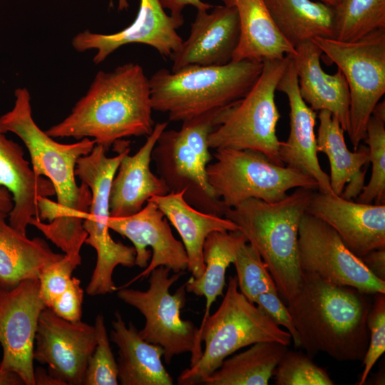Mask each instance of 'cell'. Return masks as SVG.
Instances as JSON below:
<instances>
[{"label":"cell","mask_w":385,"mask_h":385,"mask_svg":"<svg viewBox=\"0 0 385 385\" xmlns=\"http://www.w3.org/2000/svg\"><path fill=\"white\" fill-rule=\"evenodd\" d=\"M215 161L207 166L208 182L228 209L255 198L272 202L285 197L292 188L318 189L317 183L304 173L272 163L252 150H215Z\"/></svg>","instance_id":"9c48e42d"},{"label":"cell","mask_w":385,"mask_h":385,"mask_svg":"<svg viewBox=\"0 0 385 385\" xmlns=\"http://www.w3.org/2000/svg\"><path fill=\"white\" fill-rule=\"evenodd\" d=\"M46 307L38 279H26L10 287L0 286V369L16 374L26 385H35V337Z\"/></svg>","instance_id":"4fadbf2b"},{"label":"cell","mask_w":385,"mask_h":385,"mask_svg":"<svg viewBox=\"0 0 385 385\" xmlns=\"http://www.w3.org/2000/svg\"><path fill=\"white\" fill-rule=\"evenodd\" d=\"M34 359L48 366L63 385L84 384L88 360L97 344L94 325L70 322L46 307L41 313Z\"/></svg>","instance_id":"5bb4252c"},{"label":"cell","mask_w":385,"mask_h":385,"mask_svg":"<svg viewBox=\"0 0 385 385\" xmlns=\"http://www.w3.org/2000/svg\"><path fill=\"white\" fill-rule=\"evenodd\" d=\"M273 376L276 385H333L327 372L312 357L301 351H289L277 365Z\"/></svg>","instance_id":"e575fe53"},{"label":"cell","mask_w":385,"mask_h":385,"mask_svg":"<svg viewBox=\"0 0 385 385\" xmlns=\"http://www.w3.org/2000/svg\"><path fill=\"white\" fill-rule=\"evenodd\" d=\"M262 66V62L244 60L175 71L160 69L149 78L153 109L176 122L224 109L247 94Z\"/></svg>","instance_id":"5b68a950"},{"label":"cell","mask_w":385,"mask_h":385,"mask_svg":"<svg viewBox=\"0 0 385 385\" xmlns=\"http://www.w3.org/2000/svg\"><path fill=\"white\" fill-rule=\"evenodd\" d=\"M246 242L247 239L240 230L214 231L206 237L202 250L204 272L198 278L191 276L185 284L186 292L205 298L200 327L210 316L213 302L223 295L227 268L233 262L239 248Z\"/></svg>","instance_id":"f546056e"},{"label":"cell","mask_w":385,"mask_h":385,"mask_svg":"<svg viewBox=\"0 0 385 385\" xmlns=\"http://www.w3.org/2000/svg\"><path fill=\"white\" fill-rule=\"evenodd\" d=\"M298 262L302 272L329 283L369 294L385 293V281L349 250L331 226L307 212L299 228Z\"/></svg>","instance_id":"7c38bea8"},{"label":"cell","mask_w":385,"mask_h":385,"mask_svg":"<svg viewBox=\"0 0 385 385\" xmlns=\"http://www.w3.org/2000/svg\"><path fill=\"white\" fill-rule=\"evenodd\" d=\"M13 207V201L10 192L5 188L0 187V211L7 214Z\"/></svg>","instance_id":"ee69618b"},{"label":"cell","mask_w":385,"mask_h":385,"mask_svg":"<svg viewBox=\"0 0 385 385\" xmlns=\"http://www.w3.org/2000/svg\"><path fill=\"white\" fill-rule=\"evenodd\" d=\"M83 290L80 280L72 277L66 290L61 294L51 304V309L60 317L76 322L81 319Z\"/></svg>","instance_id":"ab89813d"},{"label":"cell","mask_w":385,"mask_h":385,"mask_svg":"<svg viewBox=\"0 0 385 385\" xmlns=\"http://www.w3.org/2000/svg\"><path fill=\"white\" fill-rule=\"evenodd\" d=\"M94 326L97 334V344L88 362L84 384L117 385V361L111 350L104 318L101 314L96 317Z\"/></svg>","instance_id":"d590c367"},{"label":"cell","mask_w":385,"mask_h":385,"mask_svg":"<svg viewBox=\"0 0 385 385\" xmlns=\"http://www.w3.org/2000/svg\"><path fill=\"white\" fill-rule=\"evenodd\" d=\"M165 9L170 11V14L180 16L187 6H192L197 10H209L212 6L202 0H160Z\"/></svg>","instance_id":"b9f144b4"},{"label":"cell","mask_w":385,"mask_h":385,"mask_svg":"<svg viewBox=\"0 0 385 385\" xmlns=\"http://www.w3.org/2000/svg\"><path fill=\"white\" fill-rule=\"evenodd\" d=\"M223 109L185 120L176 130L165 129L153 148L151 160L169 192H184L185 201L196 210L224 217L227 207L215 194L207 176L212 160L208 137Z\"/></svg>","instance_id":"52a82bcc"},{"label":"cell","mask_w":385,"mask_h":385,"mask_svg":"<svg viewBox=\"0 0 385 385\" xmlns=\"http://www.w3.org/2000/svg\"><path fill=\"white\" fill-rule=\"evenodd\" d=\"M14 96L13 108L0 116V132L14 133L23 141L34 173L51 183L57 197V202L38 197L39 217L31 218L29 225L78 266L80 251L87 237L83 222L89 212L91 192L86 183L77 185L75 169L78 160L90 153L96 142L88 138L71 144L54 140L34 121L28 89L16 88Z\"/></svg>","instance_id":"6da1fadb"},{"label":"cell","mask_w":385,"mask_h":385,"mask_svg":"<svg viewBox=\"0 0 385 385\" xmlns=\"http://www.w3.org/2000/svg\"><path fill=\"white\" fill-rule=\"evenodd\" d=\"M385 29V0H342L334 8V38L354 41Z\"/></svg>","instance_id":"1f68e13d"},{"label":"cell","mask_w":385,"mask_h":385,"mask_svg":"<svg viewBox=\"0 0 385 385\" xmlns=\"http://www.w3.org/2000/svg\"><path fill=\"white\" fill-rule=\"evenodd\" d=\"M239 290L250 302L266 292H278L267 265L255 248L247 242L238 250L232 262Z\"/></svg>","instance_id":"836d02e7"},{"label":"cell","mask_w":385,"mask_h":385,"mask_svg":"<svg viewBox=\"0 0 385 385\" xmlns=\"http://www.w3.org/2000/svg\"><path fill=\"white\" fill-rule=\"evenodd\" d=\"M369 150L371 175L355 201L385 204V102L379 101L367 123L364 139Z\"/></svg>","instance_id":"d6a6232c"},{"label":"cell","mask_w":385,"mask_h":385,"mask_svg":"<svg viewBox=\"0 0 385 385\" xmlns=\"http://www.w3.org/2000/svg\"><path fill=\"white\" fill-rule=\"evenodd\" d=\"M167 126L168 122L155 124L140 149L122 158L111 185L110 217L130 216L140 211L150 197L169 192L164 181L150 170L152 151Z\"/></svg>","instance_id":"44dd1931"},{"label":"cell","mask_w":385,"mask_h":385,"mask_svg":"<svg viewBox=\"0 0 385 385\" xmlns=\"http://www.w3.org/2000/svg\"><path fill=\"white\" fill-rule=\"evenodd\" d=\"M0 211V286L10 287L36 278L49 265L64 255L54 252L45 240L29 239L6 221Z\"/></svg>","instance_id":"83f0119b"},{"label":"cell","mask_w":385,"mask_h":385,"mask_svg":"<svg viewBox=\"0 0 385 385\" xmlns=\"http://www.w3.org/2000/svg\"><path fill=\"white\" fill-rule=\"evenodd\" d=\"M170 271L159 266L150 273L149 288L146 291L117 288V296L144 316L145 323L138 333L145 341L163 347L165 363L170 364L175 356L190 352L192 366L202 352L197 339L198 329L191 321L184 320L180 316V310L186 302L185 284L174 294L170 292V287L184 272L170 276Z\"/></svg>","instance_id":"8fae6325"},{"label":"cell","mask_w":385,"mask_h":385,"mask_svg":"<svg viewBox=\"0 0 385 385\" xmlns=\"http://www.w3.org/2000/svg\"><path fill=\"white\" fill-rule=\"evenodd\" d=\"M35 385H63L62 383L51 375L48 371L41 368L34 369Z\"/></svg>","instance_id":"7bdbcfd3"},{"label":"cell","mask_w":385,"mask_h":385,"mask_svg":"<svg viewBox=\"0 0 385 385\" xmlns=\"http://www.w3.org/2000/svg\"><path fill=\"white\" fill-rule=\"evenodd\" d=\"M264 1L275 27L293 48L317 37L334 38V8L312 0Z\"/></svg>","instance_id":"f1b7e54d"},{"label":"cell","mask_w":385,"mask_h":385,"mask_svg":"<svg viewBox=\"0 0 385 385\" xmlns=\"http://www.w3.org/2000/svg\"><path fill=\"white\" fill-rule=\"evenodd\" d=\"M77 266L66 255L48 265L38 277L40 295L46 307H50L52 302L67 288L72 273Z\"/></svg>","instance_id":"74e56055"},{"label":"cell","mask_w":385,"mask_h":385,"mask_svg":"<svg viewBox=\"0 0 385 385\" xmlns=\"http://www.w3.org/2000/svg\"><path fill=\"white\" fill-rule=\"evenodd\" d=\"M184 192H170L165 195L153 196L154 202L180 235L188 258V270L194 278L204 272L203 245L207 235L214 231H236L237 226L225 217L199 211L189 205Z\"/></svg>","instance_id":"484cf974"},{"label":"cell","mask_w":385,"mask_h":385,"mask_svg":"<svg viewBox=\"0 0 385 385\" xmlns=\"http://www.w3.org/2000/svg\"><path fill=\"white\" fill-rule=\"evenodd\" d=\"M114 144L118 151L115 156L108 157L107 150L96 144L90 153L78 160L75 169L76 175L91 192L89 212L83 222L87 232L85 243L96 250V261L101 265L116 262L125 250L124 244L115 242L109 233V193L117 168L130 148L129 142L125 140H120Z\"/></svg>","instance_id":"9a60e30c"},{"label":"cell","mask_w":385,"mask_h":385,"mask_svg":"<svg viewBox=\"0 0 385 385\" xmlns=\"http://www.w3.org/2000/svg\"><path fill=\"white\" fill-rule=\"evenodd\" d=\"M108 226L133 243L135 265L145 268L125 285L117 288L127 287L149 276L159 266L174 272L188 270V258L184 245L173 236L168 220L154 202L148 200L140 211L130 216L110 217Z\"/></svg>","instance_id":"e0dca14e"},{"label":"cell","mask_w":385,"mask_h":385,"mask_svg":"<svg viewBox=\"0 0 385 385\" xmlns=\"http://www.w3.org/2000/svg\"><path fill=\"white\" fill-rule=\"evenodd\" d=\"M366 324L369 333L368 347L362 359L363 371L357 383L364 384L376 362L385 351V293H376Z\"/></svg>","instance_id":"8d00e7d4"},{"label":"cell","mask_w":385,"mask_h":385,"mask_svg":"<svg viewBox=\"0 0 385 385\" xmlns=\"http://www.w3.org/2000/svg\"><path fill=\"white\" fill-rule=\"evenodd\" d=\"M369 295L302 272L297 289L286 302L299 347L312 358L323 352L339 361H362L369 339Z\"/></svg>","instance_id":"3957f363"},{"label":"cell","mask_w":385,"mask_h":385,"mask_svg":"<svg viewBox=\"0 0 385 385\" xmlns=\"http://www.w3.org/2000/svg\"><path fill=\"white\" fill-rule=\"evenodd\" d=\"M24 384L21 379L16 374L2 371L0 369V385Z\"/></svg>","instance_id":"f6af8a7d"},{"label":"cell","mask_w":385,"mask_h":385,"mask_svg":"<svg viewBox=\"0 0 385 385\" xmlns=\"http://www.w3.org/2000/svg\"><path fill=\"white\" fill-rule=\"evenodd\" d=\"M238 15L240 36L232 61L263 62L293 55L295 49L275 27L264 0H222Z\"/></svg>","instance_id":"4316f807"},{"label":"cell","mask_w":385,"mask_h":385,"mask_svg":"<svg viewBox=\"0 0 385 385\" xmlns=\"http://www.w3.org/2000/svg\"><path fill=\"white\" fill-rule=\"evenodd\" d=\"M314 190L297 188L283 199L269 202L250 198L227 209L233 222L259 253L285 302L301 281L298 262L299 228Z\"/></svg>","instance_id":"277c9868"},{"label":"cell","mask_w":385,"mask_h":385,"mask_svg":"<svg viewBox=\"0 0 385 385\" xmlns=\"http://www.w3.org/2000/svg\"><path fill=\"white\" fill-rule=\"evenodd\" d=\"M312 40L347 82L350 98L347 133L356 150L365 138L372 111L385 93V29L354 41L322 37Z\"/></svg>","instance_id":"30bf717a"},{"label":"cell","mask_w":385,"mask_h":385,"mask_svg":"<svg viewBox=\"0 0 385 385\" xmlns=\"http://www.w3.org/2000/svg\"><path fill=\"white\" fill-rule=\"evenodd\" d=\"M306 212L331 226L359 257L385 247V204L361 203L314 190Z\"/></svg>","instance_id":"ac0fdd59"},{"label":"cell","mask_w":385,"mask_h":385,"mask_svg":"<svg viewBox=\"0 0 385 385\" xmlns=\"http://www.w3.org/2000/svg\"><path fill=\"white\" fill-rule=\"evenodd\" d=\"M198 342L205 343L200 359L183 370L179 385H195L217 369L222 361L241 348L260 342L289 346L292 337L274 323L239 290L236 277H230L218 309L198 328Z\"/></svg>","instance_id":"8992f818"},{"label":"cell","mask_w":385,"mask_h":385,"mask_svg":"<svg viewBox=\"0 0 385 385\" xmlns=\"http://www.w3.org/2000/svg\"><path fill=\"white\" fill-rule=\"evenodd\" d=\"M294 49L291 56L302 99L314 111H329L347 133L350 98L344 76L339 68L334 74H328L322 69V51L313 40L302 42Z\"/></svg>","instance_id":"7402d4cb"},{"label":"cell","mask_w":385,"mask_h":385,"mask_svg":"<svg viewBox=\"0 0 385 385\" xmlns=\"http://www.w3.org/2000/svg\"><path fill=\"white\" fill-rule=\"evenodd\" d=\"M290 56L262 62V72L247 94L220 112L217 125L208 137L210 149L252 150L284 165L276 133L280 115L275 91Z\"/></svg>","instance_id":"ba28073f"},{"label":"cell","mask_w":385,"mask_h":385,"mask_svg":"<svg viewBox=\"0 0 385 385\" xmlns=\"http://www.w3.org/2000/svg\"><path fill=\"white\" fill-rule=\"evenodd\" d=\"M129 6V4H128V0H118V10L119 11H123V10H125L128 8ZM110 7L113 8V0H111L110 1Z\"/></svg>","instance_id":"bcb514c9"},{"label":"cell","mask_w":385,"mask_h":385,"mask_svg":"<svg viewBox=\"0 0 385 385\" xmlns=\"http://www.w3.org/2000/svg\"><path fill=\"white\" fill-rule=\"evenodd\" d=\"M287 349V346L277 342H257L247 350L225 359L201 384L267 385Z\"/></svg>","instance_id":"4dcf8cb0"},{"label":"cell","mask_w":385,"mask_h":385,"mask_svg":"<svg viewBox=\"0 0 385 385\" xmlns=\"http://www.w3.org/2000/svg\"><path fill=\"white\" fill-rule=\"evenodd\" d=\"M24 155L18 143L0 132V187L10 192L13 201L9 223L26 235L31 218L39 217L38 197L53 196L55 190L47 178L36 175Z\"/></svg>","instance_id":"603a6c76"},{"label":"cell","mask_w":385,"mask_h":385,"mask_svg":"<svg viewBox=\"0 0 385 385\" xmlns=\"http://www.w3.org/2000/svg\"><path fill=\"white\" fill-rule=\"evenodd\" d=\"M149 78L143 67L128 63L112 71H99L70 114L45 132L53 138H91L106 150L130 136L153 130Z\"/></svg>","instance_id":"7a4b0ae2"},{"label":"cell","mask_w":385,"mask_h":385,"mask_svg":"<svg viewBox=\"0 0 385 385\" xmlns=\"http://www.w3.org/2000/svg\"><path fill=\"white\" fill-rule=\"evenodd\" d=\"M110 339L118 348L116 361L120 384H173V379L161 360L163 347L143 339L133 323L125 324L118 311L112 322Z\"/></svg>","instance_id":"d4e9b609"},{"label":"cell","mask_w":385,"mask_h":385,"mask_svg":"<svg viewBox=\"0 0 385 385\" xmlns=\"http://www.w3.org/2000/svg\"><path fill=\"white\" fill-rule=\"evenodd\" d=\"M342 0H320V1L333 7L336 8L341 2Z\"/></svg>","instance_id":"7dc6e473"},{"label":"cell","mask_w":385,"mask_h":385,"mask_svg":"<svg viewBox=\"0 0 385 385\" xmlns=\"http://www.w3.org/2000/svg\"><path fill=\"white\" fill-rule=\"evenodd\" d=\"M276 91L284 93L289 106V133L286 141H281L279 156L284 165L313 178L318 190L334 194L329 175L321 168L314 133L317 114L302 99L297 75L292 56L280 78Z\"/></svg>","instance_id":"d6986e66"},{"label":"cell","mask_w":385,"mask_h":385,"mask_svg":"<svg viewBox=\"0 0 385 385\" xmlns=\"http://www.w3.org/2000/svg\"><path fill=\"white\" fill-rule=\"evenodd\" d=\"M317 136V152L324 153L330 165L329 182L334 194L347 200H355L365 185L369 163V148L360 145L350 151L345 142L344 130L339 120L327 111H320Z\"/></svg>","instance_id":"cb8c5ba5"},{"label":"cell","mask_w":385,"mask_h":385,"mask_svg":"<svg viewBox=\"0 0 385 385\" xmlns=\"http://www.w3.org/2000/svg\"><path fill=\"white\" fill-rule=\"evenodd\" d=\"M240 28L234 7L217 5L197 10L190 33L170 57L173 71L191 65L223 66L232 61L239 43Z\"/></svg>","instance_id":"ffe728a7"},{"label":"cell","mask_w":385,"mask_h":385,"mask_svg":"<svg viewBox=\"0 0 385 385\" xmlns=\"http://www.w3.org/2000/svg\"><path fill=\"white\" fill-rule=\"evenodd\" d=\"M360 258L376 277L385 281V247L373 250Z\"/></svg>","instance_id":"60d3db41"},{"label":"cell","mask_w":385,"mask_h":385,"mask_svg":"<svg viewBox=\"0 0 385 385\" xmlns=\"http://www.w3.org/2000/svg\"><path fill=\"white\" fill-rule=\"evenodd\" d=\"M183 23V15L168 14L160 0H140L137 16L128 26L113 34L86 30L72 38L71 45L78 52L96 50L93 58L95 64L103 62L115 51L130 43L148 45L163 57L170 58L183 41L177 32Z\"/></svg>","instance_id":"2e32d148"},{"label":"cell","mask_w":385,"mask_h":385,"mask_svg":"<svg viewBox=\"0 0 385 385\" xmlns=\"http://www.w3.org/2000/svg\"><path fill=\"white\" fill-rule=\"evenodd\" d=\"M255 304L277 325L284 327L290 334L295 347H299L297 331L289 312L287 307L279 297L278 292L261 294Z\"/></svg>","instance_id":"f35d334b"}]
</instances>
